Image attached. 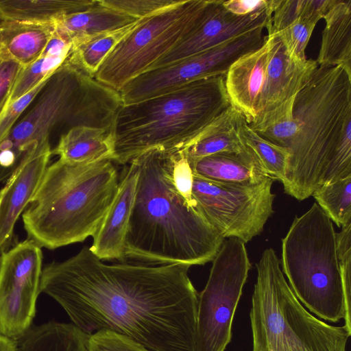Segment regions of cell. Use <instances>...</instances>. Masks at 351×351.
Instances as JSON below:
<instances>
[{"instance_id":"7a4b0ae2","label":"cell","mask_w":351,"mask_h":351,"mask_svg":"<svg viewBox=\"0 0 351 351\" xmlns=\"http://www.w3.org/2000/svg\"><path fill=\"white\" fill-rule=\"evenodd\" d=\"M173 151L152 149L132 160L138 176L125 256L154 265H204L213 261L224 238L196 203L176 188L171 175Z\"/></svg>"},{"instance_id":"f546056e","label":"cell","mask_w":351,"mask_h":351,"mask_svg":"<svg viewBox=\"0 0 351 351\" xmlns=\"http://www.w3.org/2000/svg\"><path fill=\"white\" fill-rule=\"evenodd\" d=\"M314 29V26L298 17L268 34H276L280 38L293 60L304 62L308 60L305 49Z\"/></svg>"},{"instance_id":"d6a6232c","label":"cell","mask_w":351,"mask_h":351,"mask_svg":"<svg viewBox=\"0 0 351 351\" xmlns=\"http://www.w3.org/2000/svg\"><path fill=\"white\" fill-rule=\"evenodd\" d=\"M176 0H99L110 8L136 19H141L176 3Z\"/></svg>"},{"instance_id":"4316f807","label":"cell","mask_w":351,"mask_h":351,"mask_svg":"<svg viewBox=\"0 0 351 351\" xmlns=\"http://www.w3.org/2000/svg\"><path fill=\"white\" fill-rule=\"evenodd\" d=\"M237 134L243 147L253 154L265 172L273 180H279L284 184L290 150L260 136L250 127L242 114L237 123Z\"/></svg>"},{"instance_id":"d590c367","label":"cell","mask_w":351,"mask_h":351,"mask_svg":"<svg viewBox=\"0 0 351 351\" xmlns=\"http://www.w3.org/2000/svg\"><path fill=\"white\" fill-rule=\"evenodd\" d=\"M277 0H228L223 1V8L228 12L239 16L272 11Z\"/></svg>"},{"instance_id":"44dd1931","label":"cell","mask_w":351,"mask_h":351,"mask_svg":"<svg viewBox=\"0 0 351 351\" xmlns=\"http://www.w3.org/2000/svg\"><path fill=\"white\" fill-rule=\"evenodd\" d=\"M231 105L216 117L182 150L189 164L219 153H240L243 146L237 134L241 116Z\"/></svg>"},{"instance_id":"83f0119b","label":"cell","mask_w":351,"mask_h":351,"mask_svg":"<svg viewBox=\"0 0 351 351\" xmlns=\"http://www.w3.org/2000/svg\"><path fill=\"white\" fill-rule=\"evenodd\" d=\"M312 195L337 226L351 222V176L319 186Z\"/></svg>"},{"instance_id":"8d00e7d4","label":"cell","mask_w":351,"mask_h":351,"mask_svg":"<svg viewBox=\"0 0 351 351\" xmlns=\"http://www.w3.org/2000/svg\"><path fill=\"white\" fill-rule=\"evenodd\" d=\"M0 351H20L17 341L0 334Z\"/></svg>"},{"instance_id":"277c9868","label":"cell","mask_w":351,"mask_h":351,"mask_svg":"<svg viewBox=\"0 0 351 351\" xmlns=\"http://www.w3.org/2000/svg\"><path fill=\"white\" fill-rule=\"evenodd\" d=\"M119 184L111 160L79 165L58 159L47 167L23 213L28 239L53 250L93 237Z\"/></svg>"},{"instance_id":"d4e9b609","label":"cell","mask_w":351,"mask_h":351,"mask_svg":"<svg viewBox=\"0 0 351 351\" xmlns=\"http://www.w3.org/2000/svg\"><path fill=\"white\" fill-rule=\"evenodd\" d=\"M88 335L73 324L49 322L31 328L20 340V351H87Z\"/></svg>"},{"instance_id":"d6986e66","label":"cell","mask_w":351,"mask_h":351,"mask_svg":"<svg viewBox=\"0 0 351 351\" xmlns=\"http://www.w3.org/2000/svg\"><path fill=\"white\" fill-rule=\"evenodd\" d=\"M51 154L65 162L90 165L112 160L114 137L112 128L77 126L60 136Z\"/></svg>"},{"instance_id":"7402d4cb","label":"cell","mask_w":351,"mask_h":351,"mask_svg":"<svg viewBox=\"0 0 351 351\" xmlns=\"http://www.w3.org/2000/svg\"><path fill=\"white\" fill-rule=\"evenodd\" d=\"M138 19L102 5L99 0L84 11L62 16L53 23L55 30L69 40H77L122 28Z\"/></svg>"},{"instance_id":"6da1fadb","label":"cell","mask_w":351,"mask_h":351,"mask_svg":"<svg viewBox=\"0 0 351 351\" xmlns=\"http://www.w3.org/2000/svg\"><path fill=\"white\" fill-rule=\"evenodd\" d=\"M186 264H107L85 246L42 269L40 290L72 324L109 330L152 351H195L198 293Z\"/></svg>"},{"instance_id":"1f68e13d","label":"cell","mask_w":351,"mask_h":351,"mask_svg":"<svg viewBox=\"0 0 351 351\" xmlns=\"http://www.w3.org/2000/svg\"><path fill=\"white\" fill-rule=\"evenodd\" d=\"M87 351H152L130 337L109 330L88 335Z\"/></svg>"},{"instance_id":"ba28073f","label":"cell","mask_w":351,"mask_h":351,"mask_svg":"<svg viewBox=\"0 0 351 351\" xmlns=\"http://www.w3.org/2000/svg\"><path fill=\"white\" fill-rule=\"evenodd\" d=\"M282 266L298 300L336 323L346 317L332 222L317 203L296 217L282 240Z\"/></svg>"},{"instance_id":"8992f818","label":"cell","mask_w":351,"mask_h":351,"mask_svg":"<svg viewBox=\"0 0 351 351\" xmlns=\"http://www.w3.org/2000/svg\"><path fill=\"white\" fill-rule=\"evenodd\" d=\"M38 101L0 142V182L8 179L55 128H112L123 105L119 92L65 61L50 77Z\"/></svg>"},{"instance_id":"5bb4252c","label":"cell","mask_w":351,"mask_h":351,"mask_svg":"<svg viewBox=\"0 0 351 351\" xmlns=\"http://www.w3.org/2000/svg\"><path fill=\"white\" fill-rule=\"evenodd\" d=\"M43 254L29 239L0 256V334L21 340L31 329L40 293Z\"/></svg>"},{"instance_id":"4fadbf2b","label":"cell","mask_w":351,"mask_h":351,"mask_svg":"<svg viewBox=\"0 0 351 351\" xmlns=\"http://www.w3.org/2000/svg\"><path fill=\"white\" fill-rule=\"evenodd\" d=\"M263 32L262 28H256L171 64L143 73L119 91L123 104L160 95L198 80L226 75L239 58L262 45Z\"/></svg>"},{"instance_id":"74e56055","label":"cell","mask_w":351,"mask_h":351,"mask_svg":"<svg viewBox=\"0 0 351 351\" xmlns=\"http://www.w3.org/2000/svg\"><path fill=\"white\" fill-rule=\"evenodd\" d=\"M6 19L3 17V16L0 12V33L1 31L2 27H3L4 24L6 22ZM0 49H1V45H0Z\"/></svg>"},{"instance_id":"9a60e30c","label":"cell","mask_w":351,"mask_h":351,"mask_svg":"<svg viewBox=\"0 0 351 351\" xmlns=\"http://www.w3.org/2000/svg\"><path fill=\"white\" fill-rule=\"evenodd\" d=\"M222 3L223 0H213L199 26L149 70L171 64L256 28L267 29L271 25L272 11L239 16L226 10Z\"/></svg>"},{"instance_id":"cb8c5ba5","label":"cell","mask_w":351,"mask_h":351,"mask_svg":"<svg viewBox=\"0 0 351 351\" xmlns=\"http://www.w3.org/2000/svg\"><path fill=\"white\" fill-rule=\"evenodd\" d=\"M96 0H0V12L8 21L53 24L58 18L80 12Z\"/></svg>"},{"instance_id":"30bf717a","label":"cell","mask_w":351,"mask_h":351,"mask_svg":"<svg viewBox=\"0 0 351 351\" xmlns=\"http://www.w3.org/2000/svg\"><path fill=\"white\" fill-rule=\"evenodd\" d=\"M212 1L178 0L138 19L107 56L94 78L119 91L189 36L205 18Z\"/></svg>"},{"instance_id":"f1b7e54d","label":"cell","mask_w":351,"mask_h":351,"mask_svg":"<svg viewBox=\"0 0 351 351\" xmlns=\"http://www.w3.org/2000/svg\"><path fill=\"white\" fill-rule=\"evenodd\" d=\"M66 59L62 57L41 56L36 61L25 66L16 82L8 106L45 79L51 76Z\"/></svg>"},{"instance_id":"7c38bea8","label":"cell","mask_w":351,"mask_h":351,"mask_svg":"<svg viewBox=\"0 0 351 351\" xmlns=\"http://www.w3.org/2000/svg\"><path fill=\"white\" fill-rule=\"evenodd\" d=\"M274 180L253 185L217 182L193 175L192 194L197 207L224 238L244 243L263 230L274 213Z\"/></svg>"},{"instance_id":"ac0fdd59","label":"cell","mask_w":351,"mask_h":351,"mask_svg":"<svg viewBox=\"0 0 351 351\" xmlns=\"http://www.w3.org/2000/svg\"><path fill=\"white\" fill-rule=\"evenodd\" d=\"M194 176L226 184L253 185L269 176L253 154L245 148L240 153H219L189 164Z\"/></svg>"},{"instance_id":"8fae6325","label":"cell","mask_w":351,"mask_h":351,"mask_svg":"<svg viewBox=\"0 0 351 351\" xmlns=\"http://www.w3.org/2000/svg\"><path fill=\"white\" fill-rule=\"evenodd\" d=\"M241 240L223 241L198 294L195 351H225L232 339L234 315L251 268Z\"/></svg>"},{"instance_id":"603a6c76","label":"cell","mask_w":351,"mask_h":351,"mask_svg":"<svg viewBox=\"0 0 351 351\" xmlns=\"http://www.w3.org/2000/svg\"><path fill=\"white\" fill-rule=\"evenodd\" d=\"M53 31V24L7 20L0 33V52L27 66L40 57Z\"/></svg>"},{"instance_id":"52a82bcc","label":"cell","mask_w":351,"mask_h":351,"mask_svg":"<svg viewBox=\"0 0 351 351\" xmlns=\"http://www.w3.org/2000/svg\"><path fill=\"white\" fill-rule=\"evenodd\" d=\"M250 313L252 351H346V327L325 323L298 300L272 248L256 264Z\"/></svg>"},{"instance_id":"484cf974","label":"cell","mask_w":351,"mask_h":351,"mask_svg":"<svg viewBox=\"0 0 351 351\" xmlns=\"http://www.w3.org/2000/svg\"><path fill=\"white\" fill-rule=\"evenodd\" d=\"M137 21L120 29L73 41L65 62L90 77H95L107 56L134 28Z\"/></svg>"},{"instance_id":"836d02e7","label":"cell","mask_w":351,"mask_h":351,"mask_svg":"<svg viewBox=\"0 0 351 351\" xmlns=\"http://www.w3.org/2000/svg\"><path fill=\"white\" fill-rule=\"evenodd\" d=\"M24 66L0 52V118L8 108L16 82Z\"/></svg>"},{"instance_id":"3957f363","label":"cell","mask_w":351,"mask_h":351,"mask_svg":"<svg viewBox=\"0 0 351 351\" xmlns=\"http://www.w3.org/2000/svg\"><path fill=\"white\" fill-rule=\"evenodd\" d=\"M285 192L299 201L351 176V73L320 66L297 93Z\"/></svg>"},{"instance_id":"ffe728a7","label":"cell","mask_w":351,"mask_h":351,"mask_svg":"<svg viewBox=\"0 0 351 351\" xmlns=\"http://www.w3.org/2000/svg\"><path fill=\"white\" fill-rule=\"evenodd\" d=\"M323 19L317 65L341 66L351 73V0H335Z\"/></svg>"},{"instance_id":"e575fe53","label":"cell","mask_w":351,"mask_h":351,"mask_svg":"<svg viewBox=\"0 0 351 351\" xmlns=\"http://www.w3.org/2000/svg\"><path fill=\"white\" fill-rule=\"evenodd\" d=\"M50 77L8 106L0 118V142L9 134L21 114L39 95Z\"/></svg>"},{"instance_id":"4dcf8cb0","label":"cell","mask_w":351,"mask_h":351,"mask_svg":"<svg viewBox=\"0 0 351 351\" xmlns=\"http://www.w3.org/2000/svg\"><path fill=\"white\" fill-rule=\"evenodd\" d=\"M336 247L346 310L344 326L351 330V222L336 233Z\"/></svg>"},{"instance_id":"9c48e42d","label":"cell","mask_w":351,"mask_h":351,"mask_svg":"<svg viewBox=\"0 0 351 351\" xmlns=\"http://www.w3.org/2000/svg\"><path fill=\"white\" fill-rule=\"evenodd\" d=\"M315 60H293L280 38L265 36L257 49L239 58L225 77L230 105L249 125L295 97L317 67Z\"/></svg>"},{"instance_id":"2e32d148","label":"cell","mask_w":351,"mask_h":351,"mask_svg":"<svg viewBox=\"0 0 351 351\" xmlns=\"http://www.w3.org/2000/svg\"><path fill=\"white\" fill-rule=\"evenodd\" d=\"M51 155L49 138L38 143L1 189L0 250L2 252L10 245L15 223L35 193Z\"/></svg>"},{"instance_id":"e0dca14e","label":"cell","mask_w":351,"mask_h":351,"mask_svg":"<svg viewBox=\"0 0 351 351\" xmlns=\"http://www.w3.org/2000/svg\"><path fill=\"white\" fill-rule=\"evenodd\" d=\"M138 166L132 160L123 171L116 196L99 228L94 235L90 251L99 259L118 260L125 256V239L135 197Z\"/></svg>"},{"instance_id":"5b68a950","label":"cell","mask_w":351,"mask_h":351,"mask_svg":"<svg viewBox=\"0 0 351 351\" xmlns=\"http://www.w3.org/2000/svg\"><path fill=\"white\" fill-rule=\"evenodd\" d=\"M225 77L198 80L160 95L123 104L112 126V161L126 165L152 149L184 148L230 106Z\"/></svg>"}]
</instances>
